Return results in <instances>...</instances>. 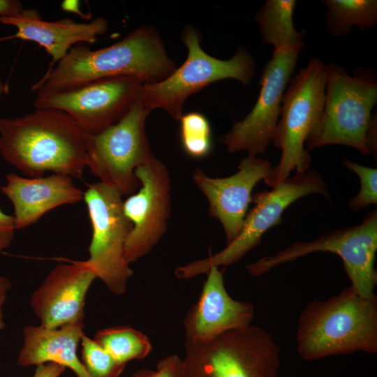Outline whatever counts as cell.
<instances>
[{"label":"cell","mask_w":377,"mask_h":377,"mask_svg":"<svg viewBox=\"0 0 377 377\" xmlns=\"http://www.w3.org/2000/svg\"><path fill=\"white\" fill-rule=\"evenodd\" d=\"M56 64L32 86L36 96L63 92L120 76L153 83L165 79L176 68L159 32L151 25H142L118 42L98 50L77 43Z\"/></svg>","instance_id":"1"},{"label":"cell","mask_w":377,"mask_h":377,"mask_svg":"<svg viewBox=\"0 0 377 377\" xmlns=\"http://www.w3.org/2000/svg\"><path fill=\"white\" fill-rule=\"evenodd\" d=\"M87 134L66 112L36 108L16 118H0V154L29 177L46 172L80 179L87 167Z\"/></svg>","instance_id":"2"},{"label":"cell","mask_w":377,"mask_h":377,"mask_svg":"<svg viewBox=\"0 0 377 377\" xmlns=\"http://www.w3.org/2000/svg\"><path fill=\"white\" fill-rule=\"evenodd\" d=\"M297 350L305 360L357 352L377 353V299L351 286L307 304L298 319Z\"/></svg>","instance_id":"3"},{"label":"cell","mask_w":377,"mask_h":377,"mask_svg":"<svg viewBox=\"0 0 377 377\" xmlns=\"http://www.w3.org/2000/svg\"><path fill=\"white\" fill-rule=\"evenodd\" d=\"M327 77V64L311 58L290 79L272 140L281 156L264 179L268 186H278L293 170L303 173L309 170L311 157L304 145L323 112Z\"/></svg>","instance_id":"4"},{"label":"cell","mask_w":377,"mask_h":377,"mask_svg":"<svg viewBox=\"0 0 377 377\" xmlns=\"http://www.w3.org/2000/svg\"><path fill=\"white\" fill-rule=\"evenodd\" d=\"M181 38L187 49L185 61L165 79L143 83L140 89L137 100L151 111L162 109L179 121L188 98L210 84L233 79L248 85L253 80L256 61L246 48L238 47L228 59L214 57L203 50L201 33L191 24L184 27Z\"/></svg>","instance_id":"5"},{"label":"cell","mask_w":377,"mask_h":377,"mask_svg":"<svg viewBox=\"0 0 377 377\" xmlns=\"http://www.w3.org/2000/svg\"><path fill=\"white\" fill-rule=\"evenodd\" d=\"M327 66L324 110L318 126L306 142L307 150L339 145L369 155L366 137L377 103L376 75L366 66L356 67L353 75L337 63Z\"/></svg>","instance_id":"6"},{"label":"cell","mask_w":377,"mask_h":377,"mask_svg":"<svg viewBox=\"0 0 377 377\" xmlns=\"http://www.w3.org/2000/svg\"><path fill=\"white\" fill-rule=\"evenodd\" d=\"M312 194L321 195L331 201L327 184L316 170L295 172L271 190L253 194L254 205L247 212L236 238L219 252L177 267L175 272L176 276L189 279L207 274L213 267H226L237 263L261 243L263 236L268 230L281 223L283 213L288 207Z\"/></svg>","instance_id":"7"},{"label":"cell","mask_w":377,"mask_h":377,"mask_svg":"<svg viewBox=\"0 0 377 377\" xmlns=\"http://www.w3.org/2000/svg\"><path fill=\"white\" fill-rule=\"evenodd\" d=\"M377 251V211L366 215L358 225L336 229L311 241H297L277 253L249 264L246 270L254 276L274 267L316 252L339 256L350 286L364 297H373L377 284L375 268Z\"/></svg>","instance_id":"8"},{"label":"cell","mask_w":377,"mask_h":377,"mask_svg":"<svg viewBox=\"0 0 377 377\" xmlns=\"http://www.w3.org/2000/svg\"><path fill=\"white\" fill-rule=\"evenodd\" d=\"M150 112L136 99L117 123L87 134V167L99 182L121 196L137 191L136 168L154 157L145 131Z\"/></svg>","instance_id":"9"},{"label":"cell","mask_w":377,"mask_h":377,"mask_svg":"<svg viewBox=\"0 0 377 377\" xmlns=\"http://www.w3.org/2000/svg\"><path fill=\"white\" fill-rule=\"evenodd\" d=\"M186 370L200 377H276L281 350L272 336L251 324L202 346H185Z\"/></svg>","instance_id":"10"},{"label":"cell","mask_w":377,"mask_h":377,"mask_svg":"<svg viewBox=\"0 0 377 377\" xmlns=\"http://www.w3.org/2000/svg\"><path fill=\"white\" fill-rule=\"evenodd\" d=\"M121 197L99 182L87 184L83 197L92 230L89 257L84 261L110 291L119 295L126 291L133 274L124 256L132 224L124 213Z\"/></svg>","instance_id":"11"},{"label":"cell","mask_w":377,"mask_h":377,"mask_svg":"<svg viewBox=\"0 0 377 377\" xmlns=\"http://www.w3.org/2000/svg\"><path fill=\"white\" fill-rule=\"evenodd\" d=\"M304 44L274 50L262 69L258 99L250 112L234 122L230 130L219 138L228 153L265 154L279 121L284 92L293 76Z\"/></svg>","instance_id":"12"},{"label":"cell","mask_w":377,"mask_h":377,"mask_svg":"<svg viewBox=\"0 0 377 377\" xmlns=\"http://www.w3.org/2000/svg\"><path fill=\"white\" fill-rule=\"evenodd\" d=\"M144 82L131 76L105 78L68 91L36 96L35 108L60 110L89 135L117 123L136 101Z\"/></svg>","instance_id":"13"},{"label":"cell","mask_w":377,"mask_h":377,"mask_svg":"<svg viewBox=\"0 0 377 377\" xmlns=\"http://www.w3.org/2000/svg\"><path fill=\"white\" fill-rule=\"evenodd\" d=\"M138 191L123 200L132 224L124 256L130 265L148 254L168 229L171 212L170 178L166 165L155 156L135 170Z\"/></svg>","instance_id":"14"},{"label":"cell","mask_w":377,"mask_h":377,"mask_svg":"<svg viewBox=\"0 0 377 377\" xmlns=\"http://www.w3.org/2000/svg\"><path fill=\"white\" fill-rule=\"evenodd\" d=\"M272 168L269 161L247 155L238 165V170L225 177H210L201 168L192 175L198 189L209 203V215L221 224L227 244L239 235L244 225L252 191L265 179Z\"/></svg>","instance_id":"15"},{"label":"cell","mask_w":377,"mask_h":377,"mask_svg":"<svg viewBox=\"0 0 377 377\" xmlns=\"http://www.w3.org/2000/svg\"><path fill=\"white\" fill-rule=\"evenodd\" d=\"M96 279L84 261L57 265L31 297L40 325L54 329L83 322L85 297Z\"/></svg>","instance_id":"16"},{"label":"cell","mask_w":377,"mask_h":377,"mask_svg":"<svg viewBox=\"0 0 377 377\" xmlns=\"http://www.w3.org/2000/svg\"><path fill=\"white\" fill-rule=\"evenodd\" d=\"M207 274L199 300L184 321L185 346L207 344L227 331L251 324L254 318L251 302L235 300L228 294L219 267H212Z\"/></svg>","instance_id":"17"},{"label":"cell","mask_w":377,"mask_h":377,"mask_svg":"<svg viewBox=\"0 0 377 377\" xmlns=\"http://www.w3.org/2000/svg\"><path fill=\"white\" fill-rule=\"evenodd\" d=\"M6 179L0 190L13 205L16 230L27 228L53 209L77 203L84 197L73 178L63 174L29 177L11 172Z\"/></svg>","instance_id":"18"},{"label":"cell","mask_w":377,"mask_h":377,"mask_svg":"<svg viewBox=\"0 0 377 377\" xmlns=\"http://www.w3.org/2000/svg\"><path fill=\"white\" fill-rule=\"evenodd\" d=\"M0 22L17 29L16 33L8 38L32 41L42 46L52 58L50 67L62 59L76 44L93 43L108 29V22L103 17H96L89 22H77L71 18L45 21L33 8L24 9L15 16L0 17Z\"/></svg>","instance_id":"19"},{"label":"cell","mask_w":377,"mask_h":377,"mask_svg":"<svg viewBox=\"0 0 377 377\" xmlns=\"http://www.w3.org/2000/svg\"><path fill=\"white\" fill-rule=\"evenodd\" d=\"M83 326L82 322L54 329L25 327L17 364L29 367L55 363L71 369L77 377H91L77 355Z\"/></svg>","instance_id":"20"},{"label":"cell","mask_w":377,"mask_h":377,"mask_svg":"<svg viewBox=\"0 0 377 377\" xmlns=\"http://www.w3.org/2000/svg\"><path fill=\"white\" fill-rule=\"evenodd\" d=\"M296 5L295 0L265 1L254 17L263 43L274 50L304 44L305 31L296 29L293 22Z\"/></svg>","instance_id":"21"},{"label":"cell","mask_w":377,"mask_h":377,"mask_svg":"<svg viewBox=\"0 0 377 377\" xmlns=\"http://www.w3.org/2000/svg\"><path fill=\"white\" fill-rule=\"evenodd\" d=\"M327 31L332 36L348 34L353 27L363 31L377 24L376 0H323Z\"/></svg>","instance_id":"22"},{"label":"cell","mask_w":377,"mask_h":377,"mask_svg":"<svg viewBox=\"0 0 377 377\" xmlns=\"http://www.w3.org/2000/svg\"><path fill=\"white\" fill-rule=\"evenodd\" d=\"M119 364L147 357L152 349L149 338L129 326L105 328L98 331L94 339Z\"/></svg>","instance_id":"23"},{"label":"cell","mask_w":377,"mask_h":377,"mask_svg":"<svg viewBox=\"0 0 377 377\" xmlns=\"http://www.w3.org/2000/svg\"><path fill=\"white\" fill-rule=\"evenodd\" d=\"M181 146L189 157L201 159L208 156L213 148L212 128L207 117L198 112L183 114L180 119Z\"/></svg>","instance_id":"24"},{"label":"cell","mask_w":377,"mask_h":377,"mask_svg":"<svg viewBox=\"0 0 377 377\" xmlns=\"http://www.w3.org/2000/svg\"><path fill=\"white\" fill-rule=\"evenodd\" d=\"M80 341L81 362L91 377H119L125 365L118 364L102 346L84 334Z\"/></svg>","instance_id":"25"},{"label":"cell","mask_w":377,"mask_h":377,"mask_svg":"<svg viewBox=\"0 0 377 377\" xmlns=\"http://www.w3.org/2000/svg\"><path fill=\"white\" fill-rule=\"evenodd\" d=\"M343 165L353 171L360 179L358 193L348 202L350 209L360 212L371 205L377 204V169L367 167L343 158Z\"/></svg>","instance_id":"26"},{"label":"cell","mask_w":377,"mask_h":377,"mask_svg":"<svg viewBox=\"0 0 377 377\" xmlns=\"http://www.w3.org/2000/svg\"><path fill=\"white\" fill-rule=\"evenodd\" d=\"M184 360L178 355H171L161 359L149 377H185Z\"/></svg>","instance_id":"27"},{"label":"cell","mask_w":377,"mask_h":377,"mask_svg":"<svg viewBox=\"0 0 377 377\" xmlns=\"http://www.w3.org/2000/svg\"><path fill=\"white\" fill-rule=\"evenodd\" d=\"M15 230L13 216L6 214L0 209V251L10 245Z\"/></svg>","instance_id":"28"},{"label":"cell","mask_w":377,"mask_h":377,"mask_svg":"<svg viewBox=\"0 0 377 377\" xmlns=\"http://www.w3.org/2000/svg\"><path fill=\"white\" fill-rule=\"evenodd\" d=\"M66 368L55 363H45L36 366L32 377H59Z\"/></svg>","instance_id":"29"},{"label":"cell","mask_w":377,"mask_h":377,"mask_svg":"<svg viewBox=\"0 0 377 377\" xmlns=\"http://www.w3.org/2000/svg\"><path fill=\"white\" fill-rule=\"evenodd\" d=\"M377 115L376 111L372 113L370 124L367 133V145L370 152L376 156L377 148Z\"/></svg>","instance_id":"30"},{"label":"cell","mask_w":377,"mask_h":377,"mask_svg":"<svg viewBox=\"0 0 377 377\" xmlns=\"http://www.w3.org/2000/svg\"><path fill=\"white\" fill-rule=\"evenodd\" d=\"M24 10L21 1L0 0V17H10L21 14Z\"/></svg>","instance_id":"31"},{"label":"cell","mask_w":377,"mask_h":377,"mask_svg":"<svg viewBox=\"0 0 377 377\" xmlns=\"http://www.w3.org/2000/svg\"><path fill=\"white\" fill-rule=\"evenodd\" d=\"M10 286L11 283L7 278L0 276V330L5 325L3 320L2 306L6 301L7 292L10 288Z\"/></svg>","instance_id":"32"},{"label":"cell","mask_w":377,"mask_h":377,"mask_svg":"<svg viewBox=\"0 0 377 377\" xmlns=\"http://www.w3.org/2000/svg\"><path fill=\"white\" fill-rule=\"evenodd\" d=\"M152 370L141 369L134 373L131 377H149Z\"/></svg>","instance_id":"33"},{"label":"cell","mask_w":377,"mask_h":377,"mask_svg":"<svg viewBox=\"0 0 377 377\" xmlns=\"http://www.w3.org/2000/svg\"><path fill=\"white\" fill-rule=\"evenodd\" d=\"M8 87L0 78V97L2 94L7 92Z\"/></svg>","instance_id":"34"},{"label":"cell","mask_w":377,"mask_h":377,"mask_svg":"<svg viewBox=\"0 0 377 377\" xmlns=\"http://www.w3.org/2000/svg\"><path fill=\"white\" fill-rule=\"evenodd\" d=\"M186 369V368H185ZM185 377H200L192 373H190L186 370V376Z\"/></svg>","instance_id":"35"}]
</instances>
